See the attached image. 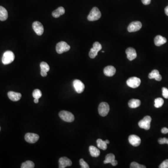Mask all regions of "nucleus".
<instances>
[{
	"label": "nucleus",
	"mask_w": 168,
	"mask_h": 168,
	"mask_svg": "<svg viewBox=\"0 0 168 168\" xmlns=\"http://www.w3.org/2000/svg\"><path fill=\"white\" fill-rule=\"evenodd\" d=\"M110 110L109 105L108 103L102 102L100 103L98 108V112L100 116L105 117L108 115Z\"/></svg>",
	"instance_id": "obj_7"
},
{
	"label": "nucleus",
	"mask_w": 168,
	"mask_h": 168,
	"mask_svg": "<svg viewBox=\"0 0 168 168\" xmlns=\"http://www.w3.org/2000/svg\"><path fill=\"white\" fill-rule=\"evenodd\" d=\"M34 102L35 103H38V101H39V99H34Z\"/></svg>",
	"instance_id": "obj_39"
},
{
	"label": "nucleus",
	"mask_w": 168,
	"mask_h": 168,
	"mask_svg": "<svg viewBox=\"0 0 168 168\" xmlns=\"http://www.w3.org/2000/svg\"><path fill=\"white\" fill-rule=\"evenodd\" d=\"M80 165L81 167L82 168H89L88 164L83 159H81L80 160Z\"/></svg>",
	"instance_id": "obj_31"
},
{
	"label": "nucleus",
	"mask_w": 168,
	"mask_h": 168,
	"mask_svg": "<svg viewBox=\"0 0 168 168\" xmlns=\"http://www.w3.org/2000/svg\"><path fill=\"white\" fill-rule=\"evenodd\" d=\"M151 117L149 116H146L138 122V125L141 129H144L145 130H149L150 128V123H151Z\"/></svg>",
	"instance_id": "obj_4"
},
{
	"label": "nucleus",
	"mask_w": 168,
	"mask_h": 168,
	"mask_svg": "<svg viewBox=\"0 0 168 168\" xmlns=\"http://www.w3.org/2000/svg\"><path fill=\"white\" fill-rule=\"evenodd\" d=\"M130 168H146L145 166L143 165L140 164L137 162H133L130 164Z\"/></svg>",
	"instance_id": "obj_30"
},
{
	"label": "nucleus",
	"mask_w": 168,
	"mask_h": 168,
	"mask_svg": "<svg viewBox=\"0 0 168 168\" xmlns=\"http://www.w3.org/2000/svg\"><path fill=\"white\" fill-rule=\"evenodd\" d=\"M129 141L132 145L134 147H137L141 144V139L138 136L134 134H132L129 136Z\"/></svg>",
	"instance_id": "obj_13"
},
{
	"label": "nucleus",
	"mask_w": 168,
	"mask_h": 168,
	"mask_svg": "<svg viewBox=\"0 0 168 168\" xmlns=\"http://www.w3.org/2000/svg\"><path fill=\"white\" fill-rule=\"evenodd\" d=\"M70 46L64 41L60 42L56 45V51L58 54H62L65 52H68L70 49Z\"/></svg>",
	"instance_id": "obj_6"
},
{
	"label": "nucleus",
	"mask_w": 168,
	"mask_h": 168,
	"mask_svg": "<svg viewBox=\"0 0 168 168\" xmlns=\"http://www.w3.org/2000/svg\"><path fill=\"white\" fill-rule=\"evenodd\" d=\"M165 13L166 14V15L168 16V6L167 7H165L164 9Z\"/></svg>",
	"instance_id": "obj_38"
},
{
	"label": "nucleus",
	"mask_w": 168,
	"mask_h": 168,
	"mask_svg": "<svg viewBox=\"0 0 168 168\" xmlns=\"http://www.w3.org/2000/svg\"><path fill=\"white\" fill-rule=\"evenodd\" d=\"M41 75L42 77H46L47 75V73L46 72H43V71H41Z\"/></svg>",
	"instance_id": "obj_37"
},
{
	"label": "nucleus",
	"mask_w": 168,
	"mask_h": 168,
	"mask_svg": "<svg viewBox=\"0 0 168 168\" xmlns=\"http://www.w3.org/2000/svg\"><path fill=\"white\" fill-rule=\"evenodd\" d=\"M65 13V9L63 7H60L54 11H53L52 15L55 18H58L62 15H64Z\"/></svg>",
	"instance_id": "obj_21"
},
{
	"label": "nucleus",
	"mask_w": 168,
	"mask_h": 168,
	"mask_svg": "<svg viewBox=\"0 0 168 168\" xmlns=\"http://www.w3.org/2000/svg\"><path fill=\"white\" fill-rule=\"evenodd\" d=\"M8 17V11L2 6H0V20L4 21Z\"/></svg>",
	"instance_id": "obj_23"
},
{
	"label": "nucleus",
	"mask_w": 168,
	"mask_h": 168,
	"mask_svg": "<svg viewBox=\"0 0 168 168\" xmlns=\"http://www.w3.org/2000/svg\"><path fill=\"white\" fill-rule=\"evenodd\" d=\"M90 153L91 156L94 157H97L100 155V151L96 147L93 146H90L89 148Z\"/></svg>",
	"instance_id": "obj_24"
},
{
	"label": "nucleus",
	"mask_w": 168,
	"mask_h": 168,
	"mask_svg": "<svg viewBox=\"0 0 168 168\" xmlns=\"http://www.w3.org/2000/svg\"><path fill=\"white\" fill-rule=\"evenodd\" d=\"M141 101L138 99H131L129 101L128 105L129 108H138L141 105Z\"/></svg>",
	"instance_id": "obj_22"
},
{
	"label": "nucleus",
	"mask_w": 168,
	"mask_h": 168,
	"mask_svg": "<svg viewBox=\"0 0 168 168\" xmlns=\"http://www.w3.org/2000/svg\"><path fill=\"white\" fill-rule=\"evenodd\" d=\"M41 71L43 72H48L50 70V66L48 64L45 62H42L40 64Z\"/></svg>",
	"instance_id": "obj_27"
},
{
	"label": "nucleus",
	"mask_w": 168,
	"mask_h": 168,
	"mask_svg": "<svg viewBox=\"0 0 168 168\" xmlns=\"http://www.w3.org/2000/svg\"><path fill=\"white\" fill-rule=\"evenodd\" d=\"M161 132L162 134H164L168 133V129H167V128H165V127L163 128L162 129Z\"/></svg>",
	"instance_id": "obj_36"
},
{
	"label": "nucleus",
	"mask_w": 168,
	"mask_h": 168,
	"mask_svg": "<svg viewBox=\"0 0 168 168\" xmlns=\"http://www.w3.org/2000/svg\"><path fill=\"white\" fill-rule=\"evenodd\" d=\"M15 60V55L10 50L5 52L2 57V63L4 65L10 64Z\"/></svg>",
	"instance_id": "obj_2"
},
{
	"label": "nucleus",
	"mask_w": 168,
	"mask_h": 168,
	"mask_svg": "<svg viewBox=\"0 0 168 168\" xmlns=\"http://www.w3.org/2000/svg\"><path fill=\"white\" fill-rule=\"evenodd\" d=\"M167 42V39L160 35L156 36L154 39V43L157 46H161L162 45L165 44Z\"/></svg>",
	"instance_id": "obj_19"
},
{
	"label": "nucleus",
	"mask_w": 168,
	"mask_h": 168,
	"mask_svg": "<svg viewBox=\"0 0 168 168\" xmlns=\"http://www.w3.org/2000/svg\"><path fill=\"white\" fill-rule=\"evenodd\" d=\"M167 144H168V139H167Z\"/></svg>",
	"instance_id": "obj_41"
},
{
	"label": "nucleus",
	"mask_w": 168,
	"mask_h": 168,
	"mask_svg": "<svg viewBox=\"0 0 168 168\" xmlns=\"http://www.w3.org/2000/svg\"><path fill=\"white\" fill-rule=\"evenodd\" d=\"M0 131H1V127H0Z\"/></svg>",
	"instance_id": "obj_42"
},
{
	"label": "nucleus",
	"mask_w": 168,
	"mask_h": 168,
	"mask_svg": "<svg viewBox=\"0 0 168 168\" xmlns=\"http://www.w3.org/2000/svg\"><path fill=\"white\" fill-rule=\"evenodd\" d=\"M72 165V162L66 157H63L59 160V168H65Z\"/></svg>",
	"instance_id": "obj_15"
},
{
	"label": "nucleus",
	"mask_w": 168,
	"mask_h": 168,
	"mask_svg": "<svg viewBox=\"0 0 168 168\" xmlns=\"http://www.w3.org/2000/svg\"><path fill=\"white\" fill-rule=\"evenodd\" d=\"M32 95L34 99H39L41 97L42 94L41 91L40 90L35 89L33 92Z\"/></svg>",
	"instance_id": "obj_29"
},
{
	"label": "nucleus",
	"mask_w": 168,
	"mask_h": 168,
	"mask_svg": "<svg viewBox=\"0 0 168 168\" xmlns=\"http://www.w3.org/2000/svg\"><path fill=\"white\" fill-rule=\"evenodd\" d=\"M73 85L75 91L78 93H82L85 89L84 84L80 80H74L73 82Z\"/></svg>",
	"instance_id": "obj_12"
},
{
	"label": "nucleus",
	"mask_w": 168,
	"mask_h": 168,
	"mask_svg": "<svg viewBox=\"0 0 168 168\" xmlns=\"http://www.w3.org/2000/svg\"><path fill=\"white\" fill-rule=\"evenodd\" d=\"M116 73V69L113 66L109 65L106 66L104 69V73L108 77H112Z\"/></svg>",
	"instance_id": "obj_17"
},
{
	"label": "nucleus",
	"mask_w": 168,
	"mask_h": 168,
	"mask_svg": "<svg viewBox=\"0 0 168 168\" xmlns=\"http://www.w3.org/2000/svg\"><path fill=\"white\" fill-rule=\"evenodd\" d=\"M33 29L38 36H41L44 33V29L42 24L38 21H36L33 23Z\"/></svg>",
	"instance_id": "obj_10"
},
{
	"label": "nucleus",
	"mask_w": 168,
	"mask_h": 168,
	"mask_svg": "<svg viewBox=\"0 0 168 168\" xmlns=\"http://www.w3.org/2000/svg\"><path fill=\"white\" fill-rule=\"evenodd\" d=\"M115 159H116V157L113 154H108L106 157L105 160L104 161V163L105 164H111L113 166H116L117 165L118 162Z\"/></svg>",
	"instance_id": "obj_14"
},
{
	"label": "nucleus",
	"mask_w": 168,
	"mask_h": 168,
	"mask_svg": "<svg viewBox=\"0 0 168 168\" xmlns=\"http://www.w3.org/2000/svg\"><path fill=\"white\" fill-rule=\"evenodd\" d=\"M164 103V100L161 98H158L155 99L154 106L157 108H161L163 105Z\"/></svg>",
	"instance_id": "obj_28"
},
{
	"label": "nucleus",
	"mask_w": 168,
	"mask_h": 168,
	"mask_svg": "<svg viewBox=\"0 0 168 168\" xmlns=\"http://www.w3.org/2000/svg\"><path fill=\"white\" fill-rule=\"evenodd\" d=\"M126 53L127 54V58L129 60H133L136 57L137 53L136 50L131 47L127 49L126 50Z\"/></svg>",
	"instance_id": "obj_16"
},
{
	"label": "nucleus",
	"mask_w": 168,
	"mask_h": 168,
	"mask_svg": "<svg viewBox=\"0 0 168 168\" xmlns=\"http://www.w3.org/2000/svg\"><path fill=\"white\" fill-rule=\"evenodd\" d=\"M101 17V11L98 8L94 7L90 11L88 17V20L89 21H95L99 20Z\"/></svg>",
	"instance_id": "obj_1"
},
{
	"label": "nucleus",
	"mask_w": 168,
	"mask_h": 168,
	"mask_svg": "<svg viewBox=\"0 0 168 168\" xmlns=\"http://www.w3.org/2000/svg\"><path fill=\"white\" fill-rule=\"evenodd\" d=\"M159 168H168V159L165 160L159 166Z\"/></svg>",
	"instance_id": "obj_33"
},
{
	"label": "nucleus",
	"mask_w": 168,
	"mask_h": 168,
	"mask_svg": "<svg viewBox=\"0 0 168 168\" xmlns=\"http://www.w3.org/2000/svg\"><path fill=\"white\" fill-rule=\"evenodd\" d=\"M162 96L165 99H168V89L166 88H162Z\"/></svg>",
	"instance_id": "obj_32"
},
{
	"label": "nucleus",
	"mask_w": 168,
	"mask_h": 168,
	"mask_svg": "<svg viewBox=\"0 0 168 168\" xmlns=\"http://www.w3.org/2000/svg\"><path fill=\"white\" fill-rule=\"evenodd\" d=\"M106 142V144H109V143H110V142H109V141L108 140H106L105 141Z\"/></svg>",
	"instance_id": "obj_40"
},
{
	"label": "nucleus",
	"mask_w": 168,
	"mask_h": 168,
	"mask_svg": "<svg viewBox=\"0 0 168 168\" xmlns=\"http://www.w3.org/2000/svg\"><path fill=\"white\" fill-rule=\"evenodd\" d=\"M141 83V81L140 78L136 77L130 78L127 80V85L132 88H138Z\"/></svg>",
	"instance_id": "obj_8"
},
{
	"label": "nucleus",
	"mask_w": 168,
	"mask_h": 168,
	"mask_svg": "<svg viewBox=\"0 0 168 168\" xmlns=\"http://www.w3.org/2000/svg\"><path fill=\"white\" fill-rule=\"evenodd\" d=\"M142 27V24L139 21L133 22L129 24L128 27V32H134L140 30Z\"/></svg>",
	"instance_id": "obj_9"
},
{
	"label": "nucleus",
	"mask_w": 168,
	"mask_h": 168,
	"mask_svg": "<svg viewBox=\"0 0 168 168\" xmlns=\"http://www.w3.org/2000/svg\"><path fill=\"white\" fill-rule=\"evenodd\" d=\"M59 116L62 120L65 122H72L75 119L73 114L68 111H61L59 113Z\"/></svg>",
	"instance_id": "obj_3"
},
{
	"label": "nucleus",
	"mask_w": 168,
	"mask_h": 168,
	"mask_svg": "<svg viewBox=\"0 0 168 168\" xmlns=\"http://www.w3.org/2000/svg\"><path fill=\"white\" fill-rule=\"evenodd\" d=\"M149 78L150 79L155 78L156 80L158 81L161 80L162 79L161 75L159 73V71L157 70H153L149 75Z\"/></svg>",
	"instance_id": "obj_20"
},
{
	"label": "nucleus",
	"mask_w": 168,
	"mask_h": 168,
	"mask_svg": "<svg viewBox=\"0 0 168 168\" xmlns=\"http://www.w3.org/2000/svg\"><path fill=\"white\" fill-rule=\"evenodd\" d=\"M35 167V164L33 162L31 161H27L22 163L21 165L22 168H33Z\"/></svg>",
	"instance_id": "obj_26"
},
{
	"label": "nucleus",
	"mask_w": 168,
	"mask_h": 168,
	"mask_svg": "<svg viewBox=\"0 0 168 168\" xmlns=\"http://www.w3.org/2000/svg\"><path fill=\"white\" fill-rule=\"evenodd\" d=\"M8 97L11 101H17L20 100L22 94L19 93L10 91L8 93Z\"/></svg>",
	"instance_id": "obj_18"
},
{
	"label": "nucleus",
	"mask_w": 168,
	"mask_h": 168,
	"mask_svg": "<svg viewBox=\"0 0 168 168\" xmlns=\"http://www.w3.org/2000/svg\"><path fill=\"white\" fill-rule=\"evenodd\" d=\"M102 49V45L98 42H95L93 44V47L90 50L89 56L91 58H95L98 55V53Z\"/></svg>",
	"instance_id": "obj_5"
},
{
	"label": "nucleus",
	"mask_w": 168,
	"mask_h": 168,
	"mask_svg": "<svg viewBox=\"0 0 168 168\" xmlns=\"http://www.w3.org/2000/svg\"><path fill=\"white\" fill-rule=\"evenodd\" d=\"M158 142L160 144H167V138L164 137V138H159L158 140Z\"/></svg>",
	"instance_id": "obj_34"
},
{
	"label": "nucleus",
	"mask_w": 168,
	"mask_h": 168,
	"mask_svg": "<svg viewBox=\"0 0 168 168\" xmlns=\"http://www.w3.org/2000/svg\"><path fill=\"white\" fill-rule=\"evenodd\" d=\"M97 146L100 149L103 150H106L107 149V144L106 142L105 141H104L101 139H98L97 140Z\"/></svg>",
	"instance_id": "obj_25"
},
{
	"label": "nucleus",
	"mask_w": 168,
	"mask_h": 168,
	"mask_svg": "<svg viewBox=\"0 0 168 168\" xmlns=\"http://www.w3.org/2000/svg\"><path fill=\"white\" fill-rule=\"evenodd\" d=\"M151 0H141V1L144 5H148L151 3Z\"/></svg>",
	"instance_id": "obj_35"
},
{
	"label": "nucleus",
	"mask_w": 168,
	"mask_h": 168,
	"mask_svg": "<svg viewBox=\"0 0 168 168\" xmlns=\"http://www.w3.org/2000/svg\"><path fill=\"white\" fill-rule=\"evenodd\" d=\"M39 138V136L36 134L28 133L25 136V140L29 144L36 143L38 141Z\"/></svg>",
	"instance_id": "obj_11"
}]
</instances>
